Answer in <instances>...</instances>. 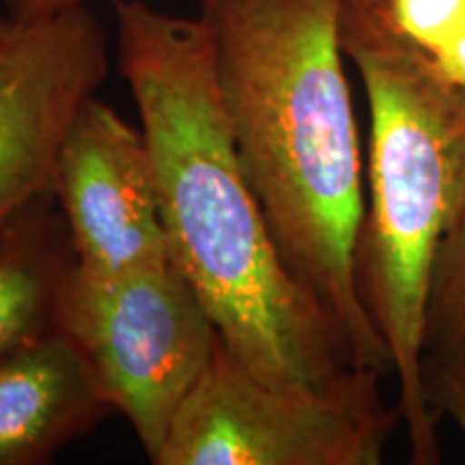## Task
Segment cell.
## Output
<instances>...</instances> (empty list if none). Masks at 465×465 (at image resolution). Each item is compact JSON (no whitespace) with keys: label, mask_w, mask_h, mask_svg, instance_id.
Segmentation results:
<instances>
[{"label":"cell","mask_w":465,"mask_h":465,"mask_svg":"<svg viewBox=\"0 0 465 465\" xmlns=\"http://www.w3.org/2000/svg\"><path fill=\"white\" fill-rule=\"evenodd\" d=\"M424 397L438 416H446L465 438V362H422Z\"/></svg>","instance_id":"7c38bea8"},{"label":"cell","mask_w":465,"mask_h":465,"mask_svg":"<svg viewBox=\"0 0 465 465\" xmlns=\"http://www.w3.org/2000/svg\"><path fill=\"white\" fill-rule=\"evenodd\" d=\"M108 74V37L84 7L0 17V224L52 190L75 114Z\"/></svg>","instance_id":"8992f818"},{"label":"cell","mask_w":465,"mask_h":465,"mask_svg":"<svg viewBox=\"0 0 465 465\" xmlns=\"http://www.w3.org/2000/svg\"><path fill=\"white\" fill-rule=\"evenodd\" d=\"M243 177L289 272L364 371L392 360L360 300L366 160L341 45V0H201Z\"/></svg>","instance_id":"7a4b0ae2"},{"label":"cell","mask_w":465,"mask_h":465,"mask_svg":"<svg viewBox=\"0 0 465 465\" xmlns=\"http://www.w3.org/2000/svg\"><path fill=\"white\" fill-rule=\"evenodd\" d=\"M424 360L465 362V207L433 259L424 302Z\"/></svg>","instance_id":"30bf717a"},{"label":"cell","mask_w":465,"mask_h":465,"mask_svg":"<svg viewBox=\"0 0 465 465\" xmlns=\"http://www.w3.org/2000/svg\"><path fill=\"white\" fill-rule=\"evenodd\" d=\"M392 26L465 93V0H380Z\"/></svg>","instance_id":"8fae6325"},{"label":"cell","mask_w":465,"mask_h":465,"mask_svg":"<svg viewBox=\"0 0 465 465\" xmlns=\"http://www.w3.org/2000/svg\"><path fill=\"white\" fill-rule=\"evenodd\" d=\"M114 17L119 72L153 160L168 254L220 339L272 386L319 394L349 388L369 371L272 240L232 147L203 20L143 0H114Z\"/></svg>","instance_id":"6da1fadb"},{"label":"cell","mask_w":465,"mask_h":465,"mask_svg":"<svg viewBox=\"0 0 465 465\" xmlns=\"http://www.w3.org/2000/svg\"><path fill=\"white\" fill-rule=\"evenodd\" d=\"M339 35L369 104L358 293L391 353L410 461L435 465L440 416L424 397L422 323L433 259L465 207V93L380 0H341Z\"/></svg>","instance_id":"3957f363"},{"label":"cell","mask_w":465,"mask_h":465,"mask_svg":"<svg viewBox=\"0 0 465 465\" xmlns=\"http://www.w3.org/2000/svg\"><path fill=\"white\" fill-rule=\"evenodd\" d=\"M52 192L84 274L114 276L171 261L143 127L95 95L69 127Z\"/></svg>","instance_id":"52a82bcc"},{"label":"cell","mask_w":465,"mask_h":465,"mask_svg":"<svg viewBox=\"0 0 465 465\" xmlns=\"http://www.w3.org/2000/svg\"><path fill=\"white\" fill-rule=\"evenodd\" d=\"M114 414L61 330L0 356V465H45Z\"/></svg>","instance_id":"ba28073f"},{"label":"cell","mask_w":465,"mask_h":465,"mask_svg":"<svg viewBox=\"0 0 465 465\" xmlns=\"http://www.w3.org/2000/svg\"><path fill=\"white\" fill-rule=\"evenodd\" d=\"M380 373L339 392H298L252 375L226 349L179 407L155 465H377L394 429L397 403Z\"/></svg>","instance_id":"5b68a950"},{"label":"cell","mask_w":465,"mask_h":465,"mask_svg":"<svg viewBox=\"0 0 465 465\" xmlns=\"http://www.w3.org/2000/svg\"><path fill=\"white\" fill-rule=\"evenodd\" d=\"M5 9V17L11 20H42L67 9L84 7L91 0H0Z\"/></svg>","instance_id":"4fadbf2b"},{"label":"cell","mask_w":465,"mask_h":465,"mask_svg":"<svg viewBox=\"0 0 465 465\" xmlns=\"http://www.w3.org/2000/svg\"><path fill=\"white\" fill-rule=\"evenodd\" d=\"M75 252L54 192L0 224V356L56 332Z\"/></svg>","instance_id":"9c48e42d"},{"label":"cell","mask_w":465,"mask_h":465,"mask_svg":"<svg viewBox=\"0 0 465 465\" xmlns=\"http://www.w3.org/2000/svg\"><path fill=\"white\" fill-rule=\"evenodd\" d=\"M58 328L155 463L220 339L196 289L173 261L114 276L75 265Z\"/></svg>","instance_id":"277c9868"}]
</instances>
